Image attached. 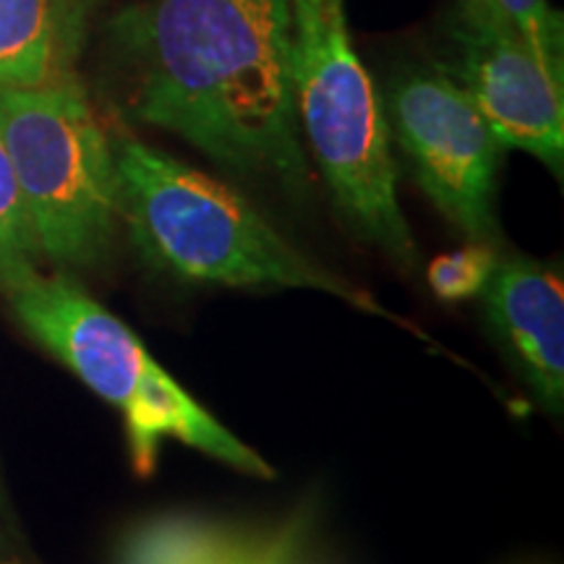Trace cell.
<instances>
[{"mask_svg":"<svg viewBox=\"0 0 564 564\" xmlns=\"http://www.w3.org/2000/svg\"><path fill=\"white\" fill-rule=\"evenodd\" d=\"M9 152L40 253L91 267L108 253L118 217L116 154L74 82L0 89Z\"/></svg>","mask_w":564,"mask_h":564,"instance_id":"5b68a950","label":"cell"},{"mask_svg":"<svg viewBox=\"0 0 564 564\" xmlns=\"http://www.w3.org/2000/svg\"><path fill=\"white\" fill-rule=\"evenodd\" d=\"M494 343L552 415L564 408V288L560 274L531 259H505L481 291Z\"/></svg>","mask_w":564,"mask_h":564,"instance_id":"9c48e42d","label":"cell"},{"mask_svg":"<svg viewBox=\"0 0 564 564\" xmlns=\"http://www.w3.org/2000/svg\"><path fill=\"white\" fill-rule=\"evenodd\" d=\"M489 3L505 19V24L518 32L535 53L564 68V24L560 11H554L546 0H489Z\"/></svg>","mask_w":564,"mask_h":564,"instance_id":"4fadbf2b","label":"cell"},{"mask_svg":"<svg viewBox=\"0 0 564 564\" xmlns=\"http://www.w3.org/2000/svg\"><path fill=\"white\" fill-rule=\"evenodd\" d=\"M79 40L68 0H0V89H37L66 79Z\"/></svg>","mask_w":564,"mask_h":564,"instance_id":"30bf717a","label":"cell"},{"mask_svg":"<svg viewBox=\"0 0 564 564\" xmlns=\"http://www.w3.org/2000/svg\"><path fill=\"white\" fill-rule=\"evenodd\" d=\"M116 564H348L324 533V507L301 499L274 518L175 512L144 520L118 544Z\"/></svg>","mask_w":564,"mask_h":564,"instance_id":"ba28073f","label":"cell"},{"mask_svg":"<svg viewBox=\"0 0 564 564\" xmlns=\"http://www.w3.org/2000/svg\"><path fill=\"white\" fill-rule=\"evenodd\" d=\"M118 217L154 272L192 285L301 288L398 319L343 274L312 262L225 183L139 139L112 144Z\"/></svg>","mask_w":564,"mask_h":564,"instance_id":"7a4b0ae2","label":"cell"},{"mask_svg":"<svg viewBox=\"0 0 564 564\" xmlns=\"http://www.w3.org/2000/svg\"><path fill=\"white\" fill-rule=\"evenodd\" d=\"M453 79L502 147L533 154L556 178L564 165V68L512 32L489 0H463Z\"/></svg>","mask_w":564,"mask_h":564,"instance_id":"52a82bcc","label":"cell"},{"mask_svg":"<svg viewBox=\"0 0 564 564\" xmlns=\"http://www.w3.org/2000/svg\"><path fill=\"white\" fill-rule=\"evenodd\" d=\"M497 262V253L489 243L474 241L457 251L442 253L429 264V288L442 301L476 299L489 282Z\"/></svg>","mask_w":564,"mask_h":564,"instance_id":"8fae6325","label":"cell"},{"mask_svg":"<svg viewBox=\"0 0 564 564\" xmlns=\"http://www.w3.org/2000/svg\"><path fill=\"white\" fill-rule=\"evenodd\" d=\"M21 327L91 392L123 413L137 474H152L160 449L178 440L241 474L272 478V465L204 411L150 356L131 327L63 274L24 264L0 274Z\"/></svg>","mask_w":564,"mask_h":564,"instance_id":"3957f363","label":"cell"},{"mask_svg":"<svg viewBox=\"0 0 564 564\" xmlns=\"http://www.w3.org/2000/svg\"><path fill=\"white\" fill-rule=\"evenodd\" d=\"M390 133L434 207L474 241L497 238L502 141L442 70H411L390 91Z\"/></svg>","mask_w":564,"mask_h":564,"instance_id":"8992f818","label":"cell"},{"mask_svg":"<svg viewBox=\"0 0 564 564\" xmlns=\"http://www.w3.org/2000/svg\"><path fill=\"white\" fill-rule=\"evenodd\" d=\"M291 91L303 147L358 236L413 272L419 249L398 202L384 105L352 47L345 0H293Z\"/></svg>","mask_w":564,"mask_h":564,"instance_id":"277c9868","label":"cell"},{"mask_svg":"<svg viewBox=\"0 0 564 564\" xmlns=\"http://www.w3.org/2000/svg\"><path fill=\"white\" fill-rule=\"evenodd\" d=\"M293 0H147L118 19L131 110L228 171L308 192L291 91Z\"/></svg>","mask_w":564,"mask_h":564,"instance_id":"6da1fadb","label":"cell"},{"mask_svg":"<svg viewBox=\"0 0 564 564\" xmlns=\"http://www.w3.org/2000/svg\"><path fill=\"white\" fill-rule=\"evenodd\" d=\"M37 253L40 249L30 228L24 202H21L11 158L0 139V274L34 264Z\"/></svg>","mask_w":564,"mask_h":564,"instance_id":"7c38bea8","label":"cell"}]
</instances>
